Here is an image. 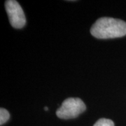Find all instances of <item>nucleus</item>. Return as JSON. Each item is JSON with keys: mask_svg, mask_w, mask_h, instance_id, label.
Segmentation results:
<instances>
[{"mask_svg": "<svg viewBox=\"0 0 126 126\" xmlns=\"http://www.w3.org/2000/svg\"><path fill=\"white\" fill-rule=\"evenodd\" d=\"M90 33L97 39H114L126 35V23L112 18H101L93 25Z\"/></svg>", "mask_w": 126, "mask_h": 126, "instance_id": "nucleus-1", "label": "nucleus"}, {"mask_svg": "<svg viewBox=\"0 0 126 126\" xmlns=\"http://www.w3.org/2000/svg\"><path fill=\"white\" fill-rule=\"evenodd\" d=\"M86 109V104L80 98L69 97L63 102L57 110L56 115L61 119H72L77 117Z\"/></svg>", "mask_w": 126, "mask_h": 126, "instance_id": "nucleus-2", "label": "nucleus"}, {"mask_svg": "<svg viewBox=\"0 0 126 126\" xmlns=\"http://www.w3.org/2000/svg\"><path fill=\"white\" fill-rule=\"evenodd\" d=\"M5 9L8 14L11 26L16 29L23 28L26 23V18L23 9L16 0H8L5 2Z\"/></svg>", "mask_w": 126, "mask_h": 126, "instance_id": "nucleus-3", "label": "nucleus"}, {"mask_svg": "<svg viewBox=\"0 0 126 126\" xmlns=\"http://www.w3.org/2000/svg\"><path fill=\"white\" fill-rule=\"evenodd\" d=\"M10 118V114L9 111L4 108L0 109V125L2 126Z\"/></svg>", "mask_w": 126, "mask_h": 126, "instance_id": "nucleus-4", "label": "nucleus"}, {"mask_svg": "<svg viewBox=\"0 0 126 126\" xmlns=\"http://www.w3.org/2000/svg\"><path fill=\"white\" fill-rule=\"evenodd\" d=\"M94 126H114V123L110 119L100 118L94 123Z\"/></svg>", "mask_w": 126, "mask_h": 126, "instance_id": "nucleus-5", "label": "nucleus"}, {"mask_svg": "<svg viewBox=\"0 0 126 126\" xmlns=\"http://www.w3.org/2000/svg\"><path fill=\"white\" fill-rule=\"evenodd\" d=\"M44 109H45L46 111H47V110H48V107H45V108H44Z\"/></svg>", "mask_w": 126, "mask_h": 126, "instance_id": "nucleus-6", "label": "nucleus"}]
</instances>
